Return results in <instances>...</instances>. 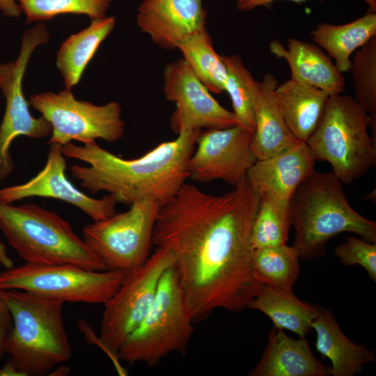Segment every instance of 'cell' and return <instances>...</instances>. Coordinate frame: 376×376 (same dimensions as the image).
<instances>
[{
	"mask_svg": "<svg viewBox=\"0 0 376 376\" xmlns=\"http://www.w3.org/2000/svg\"><path fill=\"white\" fill-rule=\"evenodd\" d=\"M260 200L245 177L220 196L185 182L159 207L152 244L172 253L194 322L217 308L240 312L256 295L251 231Z\"/></svg>",
	"mask_w": 376,
	"mask_h": 376,
	"instance_id": "obj_1",
	"label": "cell"
},
{
	"mask_svg": "<svg viewBox=\"0 0 376 376\" xmlns=\"http://www.w3.org/2000/svg\"><path fill=\"white\" fill-rule=\"evenodd\" d=\"M201 130H186L160 143L143 155L123 159L96 142L62 146L65 157L81 161L70 170L91 194L104 191L119 203L131 205L150 200L160 206L169 201L189 178L188 165Z\"/></svg>",
	"mask_w": 376,
	"mask_h": 376,
	"instance_id": "obj_2",
	"label": "cell"
},
{
	"mask_svg": "<svg viewBox=\"0 0 376 376\" xmlns=\"http://www.w3.org/2000/svg\"><path fill=\"white\" fill-rule=\"evenodd\" d=\"M343 183L332 171L314 170L299 186L290 201L292 246L300 259L324 254L325 245L345 232L376 243V223L359 214L350 205Z\"/></svg>",
	"mask_w": 376,
	"mask_h": 376,
	"instance_id": "obj_3",
	"label": "cell"
},
{
	"mask_svg": "<svg viewBox=\"0 0 376 376\" xmlns=\"http://www.w3.org/2000/svg\"><path fill=\"white\" fill-rule=\"evenodd\" d=\"M13 322L5 351L19 375L41 376L69 360L63 302L20 290H2Z\"/></svg>",
	"mask_w": 376,
	"mask_h": 376,
	"instance_id": "obj_4",
	"label": "cell"
},
{
	"mask_svg": "<svg viewBox=\"0 0 376 376\" xmlns=\"http://www.w3.org/2000/svg\"><path fill=\"white\" fill-rule=\"evenodd\" d=\"M0 230L26 263L66 264L94 271L108 270L68 221L37 204L14 205L0 201Z\"/></svg>",
	"mask_w": 376,
	"mask_h": 376,
	"instance_id": "obj_5",
	"label": "cell"
},
{
	"mask_svg": "<svg viewBox=\"0 0 376 376\" xmlns=\"http://www.w3.org/2000/svg\"><path fill=\"white\" fill-rule=\"evenodd\" d=\"M367 113L347 95L329 96L323 118L307 141L315 161L327 162L343 184L367 173L376 164V144Z\"/></svg>",
	"mask_w": 376,
	"mask_h": 376,
	"instance_id": "obj_6",
	"label": "cell"
},
{
	"mask_svg": "<svg viewBox=\"0 0 376 376\" xmlns=\"http://www.w3.org/2000/svg\"><path fill=\"white\" fill-rule=\"evenodd\" d=\"M193 322L173 265L162 276L149 311L120 347L119 359L155 366L173 352L182 353Z\"/></svg>",
	"mask_w": 376,
	"mask_h": 376,
	"instance_id": "obj_7",
	"label": "cell"
},
{
	"mask_svg": "<svg viewBox=\"0 0 376 376\" xmlns=\"http://www.w3.org/2000/svg\"><path fill=\"white\" fill-rule=\"evenodd\" d=\"M125 274L72 265L26 263L0 272V290H20L63 303L104 304L119 288Z\"/></svg>",
	"mask_w": 376,
	"mask_h": 376,
	"instance_id": "obj_8",
	"label": "cell"
},
{
	"mask_svg": "<svg viewBox=\"0 0 376 376\" xmlns=\"http://www.w3.org/2000/svg\"><path fill=\"white\" fill-rule=\"evenodd\" d=\"M174 264L170 251L157 247L141 265L125 272L118 290L104 304L98 344L116 366L120 347L149 311L162 276Z\"/></svg>",
	"mask_w": 376,
	"mask_h": 376,
	"instance_id": "obj_9",
	"label": "cell"
},
{
	"mask_svg": "<svg viewBox=\"0 0 376 376\" xmlns=\"http://www.w3.org/2000/svg\"><path fill=\"white\" fill-rule=\"evenodd\" d=\"M28 102L51 125L49 144H86L96 139L113 143L124 135L122 109L116 102L96 105L76 99L67 88L32 95Z\"/></svg>",
	"mask_w": 376,
	"mask_h": 376,
	"instance_id": "obj_10",
	"label": "cell"
},
{
	"mask_svg": "<svg viewBox=\"0 0 376 376\" xmlns=\"http://www.w3.org/2000/svg\"><path fill=\"white\" fill-rule=\"evenodd\" d=\"M159 207L153 201L135 202L124 212L87 224L83 239L108 270H132L150 256Z\"/></svg>",
	"mask_w": 376,
	"mask_h": 376,
	"instance_id": "obj_11",
	"label": "cell"
},
{
	"mask_svg": "<svg viewBox=\"0 0 376 376\" xmlns=\"http://www.w3.org/2000/svg\"><path fill=\"white\" fill-rule=\"evenodd\" d=\"M49 38L43 22H38L22 37L19 54L15 61L0 63V90L6 100L0 124V183L13 172L15 165L10 146L19 136L39 139L51 134V125L42 117L36 118L29 111V104L23 92V77L33 52Z\"/></svg>",
	"mask_w": 376,
	"mask_h": 376,
	"instance_id": "obj_12",
	"label": "cell"
},
{
	"mask_svg": "<svg viewBox=\"0 0 376 376\" xmlns=\"http://www.w3.org/2000/svg\"><path fill=\"white\" fill-rule=\"evenodd\" d=\"M165 97L175 104L171 127L177 134L186 130L227 128L237 125L235 116L222 107L182 59L166 65Z\"/></svg>",
	"mask_w": 376,
	"mask_h": 376,
	"instance_id": "obj_13",
	"label": "cell"
},
{
	"mask_svg": "<svg viewBox=\"0 0 376 376\" xmlns=\"http://www.w3.org/2000/svg\"><path fill=\"white\" fill-rule=\"evenodd\" d=\"M252 134L238 125L201 131L189 161V178L203 183H238L256 161L251 148Z\"/></svg>",
	"mask_w": 376,
	"mask_h": 376,
	"instance_id": "obj_14",
	"label": "cell"
},
{
	"mask_svg": "<svg viewBox=\"0 0 376 376\" xmlns=\"http://www.w3.org/2000/svg\"><path fill=\"white\" fill-rule=\"evenodd\" d=\"M66 161L62 146L50 144L43 169L27 182L0 189V201L13 203L29 197H45L75 206L93 221L115 214L118 201L111 194L94 198L75 187L65 175Z\"/></svg>",
	"mask_w": 376,
	"mask_h": 376,
	"instance_id": "obj_15",
	"label": "cell"
},
{
	"mask_svg": "<svg viewBox=\"0 0 376 376\" xmlns=\"http://www.w3.org/2000/svg\"><path fill=\"white\" fill-rule=\"evenodd\" d=\"M206 17L202 0H143L136 22L155 44L175 49L182 39L206 28Z\"/></svg>",
	"mask_w": 376,
	"mask_h": 376,
	"instance_id": "obj_16",
	"label": "cell"
},
{
	"mask_svg": "<svg viewBox=\"0 0 376 376\" xmlns=\"http://www.w3.org/2000/svg\"><path fill=\"white\" fill-rule=\"evenodd\" d=\"M315 159L304 142L267 159L256 160L248 170L249 184L260 196L290 201L301 182L315 170Z\"/></svg>",
	"mask_w": 376,
	"mask_h": 376,
	"instance_id": "obj_17",
	"label": "cell"
},
{
	"mask_svg": "<svg viewBox=\"0 0 376 376\" xmlns=\"http://www.w3.org/2000/svg\"><path fill=\"white\" fill-rule=\"evenodd\" d=\"M269 50L276 58L286 61L291 72L290 79L318 88L329 96L344 91V77L319 46L290 38L287 48L276 40L271 41Z\"/></svg>",
	"mask_w": 376,
	"mask_h": 376,
	"instance_id": "obj_18",
	"label": "cell"
},
{
	"mask_svg": "<svg viewBox=\"0 0 376 376\" xmlns=\"http://www.w3.org/2000/svg\"><path fill=\"white\" fill-rule=\"evenodd\" d=\"M251 376H327L331 367L312 353L305 337L295 339L273 328L263 354L249 374Z\"/></svg>",
	"mask_w": 376,
	"mask_h": 376,
	"instance_id": "obj_19",
	"label": "cell"
},
{
	"mask_svg": "<svg viewBox=\"0 0 376 376\" xmlns=\"http://www.w3.org/2000/svg\"><path fill=\"white\" fill-rule=\"evenodd\" d=\"M311 328L316 333V350L331 363V375L353 376L376 360L375 354L366 345L356 344L345 336L330 309L318 306Z\"/></svg>",
	"mask_w": 376,
	"mask_h": 376,
	"instance_id": "obj_20",
	"label": "cell"
},
{
	"mask_svg": "<svg viewBox=\"0 0 376 376\" xmlns=\"http://www.w3.org/2000/svg\"><path fill=\"white\" fill-rule=\"evenodd\" d=\"M278 81L271 73L260 82V92L255 109V130L251 148L261 160L276 155L299 142L290 131L279 107L275 89Z\"/></svg>",
	"mask_w": 376,
	"mask_h": 376,
	"instance_id": "obj_21",
	"label": "cell"
},
{
	"mask_svg": "<svg viewBox=\"0 0 376 376\" xmlns=\"http://www.w3.org/2000/svg\"><path fill=\"white\" fill-rule=\"evenodd\" d=\"M274 93L290 131L298 141L306 143L323 118L329 95L290 79L278 85Z\"/></svg>",
	"mask_w": 376,
	"mask_h": 376,
	"instance_id": "obj_22",
	"label": "cell"
},
{
	"mask_svg": "<svg viewBox=\"0 0 376 376\" xmlns=\"http://www.w3.org/2000/svg\"><path fill=\"white\" fill-rule=\"evenodd\" d=\"M115 22L113 16L91 19L88 27L71 35L62 43L56 65L65 88L71 89L79 83L100 44L113 31Z\"/></svg>",
	"mask_w": 376,
	"mask_h": 376,
	"instance_id": "obj_23",
	"label": "cell"
},
{
	"mask_svg": "<svg viewBox=\"0 0 376 376\" xmlns=\"http://www.w3.org/2000/svg\"><path fill=\"white\" fill-rule=\"evenodd\" d=\"M311 38L335 61L343 73L350 70V56L376 36V13L371 10L355 20L341 25L322 22L310 32Z\"/></svg>",
	"mask_w": 376,
	"mask_h": 376,
	"instance_id": "obj_24",
	"label": "cell"
},
{
	"mask_svg": "<svg viewBox=\"0 0 376 376\" xmlns=\"http://www.w3.org/2000/svg\"><path fill=\"white\" fill-rule=\"evenodd\" d=\"M318 305H311L297 298L292 291H285L260 285L248 308L258 310L268 316L274 327L286 329L305 337L317 315Z\"/></svg>",
	"mask_w": 376,
	"mask_h": 376,
	"instance_id": "obj_25",
	"label": "cell"
},
{
	"mask_svg": "<svg viewBox=\"0 0 376 376\" xmlns=\"http://www.w3.org/2000/svg\"><path fill=\"white\" fill-rule=\"evenodd\" d=\"M183 59L198 79L210 91H225L226 68L222 56L214 50L212 38L205 28L182 39L178 45Z\"/></svg>",
	"mask_w": 376,
	"mask_h": 376,
	"instance_id": "obj_26",
	"label": "cell"
},
{
	"mask_svg": "<svg viewBox=\"0 0 376 376\" xmlns=\"http://www.w3.org/2000/svg\"><path fill=\"white\" fill-rule=\"evenodd\" d=\"M299 255L286 244L253 251L251 269L256 281L285 291H292L299 272Z\"/></svg>",
	"mask_w": 376,
	"mask_h": 376,
	"instance_id": "obj_27",
	"label": "cell"
},
{
	"mask_svg": "<svg viewBox=\"0 0 376 376\" xmlns=\"http://www.w3.org/2000/svg\"><path fill=\"white\" fill-rule=\"evenodd\" d=\"M221 56L227 74L225 91L230 97L237 125L253 133L260 82L255 80L238 55Z\"/></svg>",
	"mask_w": 376,
	"mask_h": 376,
	"instance_id": "obj_28",
	"label": "cell"
},
{
	"mask_svg": "<svg viewBox=\"0 0 376 376\" xmlns=\"http://www.w3.org/2000/svg\"><path fill=\"white\" fill-rule=\"evenodd\" d=\"M291 226L290 201L260 195L251 231L253 251L285 244Z\"/></svg>",
	"mask_w": 376,
	"mask_h": 376,
	"instance_id": "obj_29",
	"label": "cell"
},
{
	"mask_svg": "<svg viewBox=\"0 0 376 376\" xmlns=\"http://www.w3.org/2000/svg\"><path fill=\"white\" fill-rule=\"evenodd\" d=\"M354 99L370 117L376 144V36L356 52L351 64Z\"/></svg>",
	"mask_w": 376,
	"mask_h": 376,
	"instance_id": "obj_30",
	"label": "cell"
},
{
	"mask_svg": "<svg viewBox=\"0 0 376 376\" xmlns=\"http://www.w3.org/2000/svg\"><path fill=\"white\" fill-rule=\"evenodd\" d=\"M26 23L41 22L64 14L105 16L111 0H17Z\"/></svg>",
	"mask_w": 376,
	"mask_h": 376,
	"instance_id": "obj_31",
	"label": "cell"
},
{
	"mask_svg": "<svg viewBox=\"0 0 376 376\" xmlns=\"http://www.w3.org/2000/svg\"><path fill=\"white\" fill-rule=\"evenodd\" d=\"M334 253L344 265L361 266L369 278L376 281V243L351 235L335 248Z\"/></svg>",
	"mask_w": 376,
	"mask_h": 376,
	"instance_id": "obj_32",
	"label": "cell"
},
{
	"mask_svg": "<svg viewBox=\"0 0 376 376\" xmlns=\"http://www.w3.org/2000/svg\"><path fill=\"white\" fill-rule=\"evenodd\" d=\"M13 326L10 311L0 296V359L6 354V342Z\"/></svg>",
	"mask_w": 376,
	"mask_h": 376,
	"instance_id": "obj_33",
	"label": "cell"
},
{
	"mask_svg": "<svg viewBox=\"0 0 376 376\" xmlns=\"http://www.w3.org/2000/svg\"><path fill=\"white\" fill-rule=\"evenodd\" d=\"M278 0H237V9L242 11H249L260 6L269 7L272 3ZM301 3L306 0H288ZM373 12L376 10V0H364Z\"/></svg>",
	"mask_w": 376,
	"mask_h": 376,
	"instance_id": "obj_34",
	"label": "cell"
},
{
	"mask_svg": "<svg viewBox=\"0 0 376 376\" xmlns=\"http://www.w3.org/2000/svg\"><path fill=\"white\" fill-rule=\"evenodd\" d=\"M0 11L9 17H18L22 13L17 0H0Z\"/></svg>",
	"mask_w": 376,
	"mask_h": 376,
	"instance_id": "obj_35",
	"label": "cell"
},
{
	"mask_svg": "<svg viewBox=\"0 0 376 376\" xmlns=\"http://www.w3.org/2000/svg\"><path fill=\"white\" fill-rule=\"evenodd\" d=\"M0 265L5 269L14 266L11 258L9 256L5 244L0 240Z\"/></svg>",
	"mask_w": 376,
	"mask_h": 376,
	"instance_id": "obj_36",
	"label": "cell"
}]
</instances>
